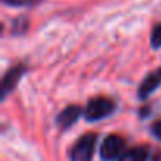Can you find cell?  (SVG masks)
<instances>
[{"label":"cell","instance_id":"ba28073f","mask_svg":"<svg viewBox=\"0 0 161 161\" xmlns=\"http://www.w3.org/2000/svg\"><path fill=\"white\" fill-rule=\"evenodd\" d=\"M150 46L153 49H159L161 47V22L155 24L150 33Z\"/></svg>","mask_w":161,"mask_h":161},{"label":"cell","instance_id":"6da1fadb","mask_svg":"<svg viewBox=\"0 0 161 161\" xmlns=\"http://www.w3.org/2000/svg\"><path fill=\"white\" fill-rule=\"evenodd\" d=\"M117 104L109 97H93L84 108V119L87 122H98L114 114Z\"/></svg>","mask_w":161,"mask_h":161},{"label":"cell","instance_id":"3957f363","mask_svg":"<svg viewBox=\"0 0 161 161\" xmlns=\"http://www.w3.org/2000/svg\"><path fill=\"white\" fill-rule=\"evenodd\" d=\"M126 152V141L120 134H108L100 147V158L103 161H119Z\"/></svg>","mask_w":161,"mask_h":161},{"label":"cell","instance_id":"277c9868","mask_svg":"<svg viewBox=\"0 0 161 161\" xmlns=\"http://www.w3.org/2000/svg\"><path fill=\"white\" fill-rule=\"evenodd\" d=\"M25 69L27 68H25L24 63H18V65L11 66L3 74V79H2V93H0V98L5 100L8 97V93H11L16 89V86H18V82L21 80V77L24 76Z\"/></svg>","mask_w":161,"mask_h":161},{"label":"cell","instance_id":"30bf717a","mask_svg":"<svg viewBox=\"0 0 161 161\" xmlns=\"http://www.w3.org/2000/svg\"><path fill=\"white\" fill-rule=\"evenodd\" d=\"M7 7H32L40 0H2Z\"/></svg>","mask_w":161,"mask_h":161},{"label":"cell","instance_id":"8992f818","mask_svg":"<svg viewBox=\"0 0 161 161\" xmlns=\"http://www.w3.org/2000/svg\"><path fill=\"white\" fill-rule=\"evenodd\" d=\"M80 115H84V109L80 106H77V104H69V106H66L65 109H62L58 112V115L55 119L57 126L60 130H68L79 120Z\"/></svg>","mask_w":161,"mask_h":161},{"label":"cell","instance_id":"7a4b0ae2","mask_svg":"<svg viewBox=\"0 0 161 161\" xmlns=\"http://www.w3.org/2000/svg\"><path fill=\"white\" fill-rule=\"evenodd\" d=\"M98 134L90 131L80 136L69 148V161H92L97 148Z\"/></svg>","mask_w":161,"mask_h":161},{"label":"cell","instance_id":"9c48e42d","mask_svg":"<svg viewBox=\"0 0 161 161\" xmlns=\"http://www.w3.org/2000/svg\"><path fill=\"white\" fill-rule=\"evenodd\" d=\"M27 30V19L24 16H19L14 22H13V27H11V33H24Z\"/></svg>","mask_w":161,"mask_h":161},{"label":"cell","instance_id":"8fae6325","mask_svg":"<svg viewBox=\"0 0 161 161\" xmlns=\"http://www.w3.org/2000/svg\"><path fill=\"white\" fill-rule=\"evenodd\" d=\"M150 131H152V134H153L158 141H161V119H158V120H155V122L152 123Z\"/></svg>","mask_w":161,"mask_h":161},{"label":"cell","instance_id":"52a82bcc","mask_svg":"<svg viewBox=\"0 0 161 161\" xmlns=\"http://www.w3.org/2000/svg\"><path fill=\"white\" fill-rule=\"evenodd\" d=\"M148 155H150V147L142 144V145H136V147L128 148L119 161H147Z\"/></svg>","mask_w":161,"mask_h":161},{"label":"cell","instance_id":"5b68a950","mask_svg":"<svg viewBox=\"0 0 161 161\" xmlns=\"http://www.w3.org/2000/svg\"><path fill=\"white\" fill-rule=\"evenodd\" d=\"M159 86H161V66L156 68V69H153V71H150L142 79V82L137 87V97H139V100H147Z\"/></svg>","mask_w":161,"mask_h":161}]
</instances>
